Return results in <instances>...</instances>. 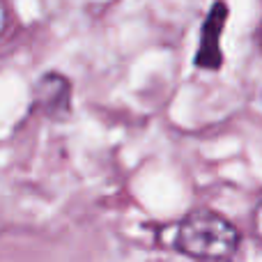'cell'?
Returning a JSON list of instances; mask_svg holds the SVG:
<instances>
[{
	"mask_svg": "<svg viewBox=\"0 0 262 262\" xmlns=\"http://www.w3.org/2000/svg\"><path fill=\"white\" fill-rule=\"evenodd\" d=\"M228 21V5L216 3L212 5L209 14L205 16V23L200 28V44L195 51V67L216 72L223 64V51H221V32Z\"/></svg>",
	"mask_w": 262,
	"mask_h": 262,
	"instance_id": "3957f363",
	"label": "cell"
},
{
	"mask_svg": "<svg viewBox=\"0 0 262 262\" xmlns=\"http://www.w3.org/2000/svg\"><path fill=\"white\" fill-rule=\"evenodd\" d=\"M30 111L51 120H64L72 115V81L60 72H46L32 90Z\"/></svg>",
	"mask_w": 262,
	"mask_h": 262,
	"instance_id": "7a4b0ae2",
	"label": "cell"
},
{
	"mask_svg": "<svg viewBox=\"0 0 262 262\" xmlns=\"http://www.w3.org/2000/svg\"><path fill=\"white\" fill-rule=\"evenodd\" d=\"M251 228H253V235L255 239L262 244V193L258 198V203H255L253 207V219H251Z\"/></svg>",
	"mask_w": 262,
	"mask_h": 262,
	"instance_id": "277c9868",
	"label": "cell"
},
{
	"mask_svg": "<svg viewBox=\"0 0 262 262\" xmlns=\"http://www.w3.org/2000/svg\"><path fill=\"white\" fill-rule=\"evenodd\" d=\"M239 244L235 223L207 207L189 212L175 232V249L195 262H230Z\"/></svg>",
	"mask_w": 262,
	"mask_h": 262,
	"instance_id": "6da1fadb",
	"label": "cell"
}]
</instances>
